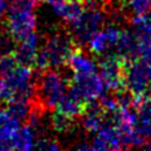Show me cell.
Wrapping results in <instances>:
<instances>
[{
  "label": "cell",
  "instance_id": "obj_23",
  "mask_svg": "<svg viewBox=\"0 0 151 151\" xmlns=\"http://www.w3.org/2000/svg\"><path fill=\"white\" fill-rule=\"evenodd\" d=\"M127 8L134 15L144 14L151 8V0H127Z\"/></svg>",
  "mask_w": 151,
  "mask_h": 151
},
{
  "label": "cell",
  "instance_id": "obj_9",
  "mask_svg": "<svg viewBox=\"0 0 151 151\" xmlns=\"http://www.w3.org/2000/svg\"><path fill=\"white\" fill-rule=\"evenodd\" d=\"M122 29L117 24L106 25L103 29L94 33L87 43L88 49L92 54L96 55H107L110 52L115 49L117 42L120 39Z\"/></svg>",
  "mask_w": 151,
  "mask_h": 151
},
{
  "label": "cell",
  "instance_id": "obj_10",
  "mask_svg": "<svg viewBox=\"0 0 151 151\" xmlns=\"http://www.w3.org/2000/svg\"><path fill=\"white\" fill-rule=\"evenodd\" d=\"M113 54L120 57L125 62L137 59V57H140V45L135 33H131L130 30H122Z\"/></svg>",
  "mask_w": 151,
  "mask_h": 151
},
{
  "label": "cell",
  "instance_id": "obj_16",
  "mask_svg": "<svg viewBox=\"0 0 151 151\" xmlns=\"http://www.w3.org/2000/svg\"><path fill=\"white\" fill-rule=\"evenodd\" d=\"M88 103H84L79 98L72 96L69 92L65 94L64 98L58 103L57 106V111L62 112L63 115L72 117V119H77V117L82 116L84 111H86Z\"/></svg>",
  "mask_w": 151,
  "mask_h": 151
},
{
  "label": "cell",
  "instance_id": "obj_17",
  "mask_svg": "<svg viewBox=\"0 0 151 151\" xmlns=\"http://www.w3.org/2000/svg\"><path fill=\"white\" fill-rule=\"evenodd\" d=\"M33 100L24 96H14L8 102V110L10 111L19 121H28L33 108Z\"/></svg>",
  "mask_w": 151,
  "mask_h": 151
},
{
  "label": "cell",
  "instance_id": "obj_11",
  "mask_svg": "<svg viewBox=\"0 0 151 151\" xmlns=\"http://www.w3.org/2000/svg\"><path fill=\"white\" fill-rule=\"evenodd\" d=\"M20 121L6 110H0V150H13L12 141L20 127Z\"/></svg>",
  "mask_w": 151,
  "mask_h": 151
},
{
  "label": "cell",
  "instance_id": "obj_27",
  "mask_svg": "<svg viewBox=\"0 0 151 151\" xmlns=\"http://www.w3.org/2000/svg\"><path fill=\"white\" fill-rule=\"evenodd\" d=\"M9 9V0H0V19L6 15Z\"/></svg>",
  "mask_w": 151,
  "mask_h": 151
},
{
  "label": "cell",
  "instance_id": "obj_26",
  "mask_svg": "<svg viewBox=\"0 0 151 151\" xmlns=\"http://www.w3.org/2000/svg\"><path fill=\"white\" fill-rule=\"evenodd\" d=\"M91 150H108V145L97 135V137L91 141Z\"/></svg>",
  "mask_w": 151,
  "mask_h": 151
},
{
  "label": "cell",
  "instance_id": "obj_19",
  "mask_svg": "<svg viewBox=\"0 0 151 151\" xmlns=\"http://www.w3.org/2000/svg\"><path fill=\"white\" fill-rule=\"evenodd\" d=\"M131 24L134 27V33L137 37L151 35V10H147L144 14L134 15Z\"/></svg>",
  "mask_w": 151,
  "mask_h": 151
},
{
  "label": "cell",
  "instance_id": "obj_6",
  "mask_svg": "<svg viewBox=\"0 0 151 151\" xmlns=\"http://www.w3.org/2000/svg\"><path fill=\"white\" fill-rule=\"evenodd\" d=\"M106 84L101 74L96 72L84 76H73L72 84L69 87V93L79 98L84 103L98 101L105 94Z\"/></svg>",
  "mask_w": 151,
  "mask_h": 151
},
{
  "label": "cell",
  "instance_id": "obj_20",
  "mask_svg": "<svg viewBox=\"0 0 151 151\" xmlns=\"http://www.w3.org/2000/svg\"><path fill=\"white\" fill-rule=\"evenodd\" d=\"M73 120L72 117H68L63 115L62 112L57 111L53 116H52V126L57 132H67L72 129L73 126Z\"/></svg>",
  "mask_w": 151,
  "mask_h": 151
},
{
  "label": "cell",
  "instance_id": "obj_1",
  "mask_svg": "<svg viewBox=\"0 0 151 151\" xmlns=\"http://www.w3.org/2000/svg\"><path fill=\"white\" fill-rule=\"evenodd\" d=\"M76 48L77 44L70 34L64 32L52 33L45 38L43 45L39 47L34 67L39 70L62 67L67 64L70 54Z\"/></svg>",
  "mask_w": 151,
  "mask_h": 151
},
{
  "label": "cell",
  "instance_id": "obj_5",
  "mask_svg": "<svg viewBox=\"0 0 151 151\" xmlns=\"http://www.w3.org/2000/svg\"><path fill=\"white\" fill-rule=\"evenodd\" d=\"M35 28L37 15L34 8L12 5V9L6 15V30L14 38V40H23L24 38L35 33Z\"/></svg>",
  "mask_w": 151,
  "mask_h": 151
},
{
  "label": "cell",
  "instance_id": "obj_8",
  "mask_svg": "<svg viewBox=\"0 0 151 151\" xmlns=\"http://www.w3.org/2000/svg\"><path fill=\"white\" fill-rule=\"evenodd\" d=\"M4 77L15 92V96H24L28 98H34L35 96V76L30 65L19 63L13 70H10Z\"/></svg>",
  "mask_w": 151,
  "mask_h": 151
},
{
  "label": "cell",
  "instance_id": "obj_12",
  "mask_svg": "<svg viewBox=\"0 0 151 151\" xmlns=\"http://www.w3.org/2000/svg\"><path fill=\"white\" fill-rule=\"evenodd\" d=\"M39 50V37L37 33H33L23 40L18 42V45L14 50V55L17 57L18 62L25 65H34L35 57Z\"/></svg>",
  "mask_w": 151,
  "mask_h": 151
},
{
  "label": "cell",
  "instance_id": "obj_13",
  "mask_svg": "<svg viewBox=\"0 0 151 151\" xmlns=\"http://www.w3.org/2000/svg\"><path fill=\"white\" fill-rule=\"evenodd\" d=\"M67 64L69 69L72 70L73 76L91 74L96 72V69H97L96 62L87 53H84L82 49H77V48L70 54Z\"/></svg>",
  "mask_w": 151,
  "mask_h": 151
},
{
  "label": "cell",
  "instance_id": "obj_15",
  "mask_svg": "<svg viewBox=\"0 0 151 151\" xmlns=\"http://www.w3.org/2000/svg\"><path fill=\"white\" fill-rule=\"evenodd\" d=\"M35 136L37 130L32 125L27 124L24 126H20L15 132L12 141V149L13 150H30L35 146Z\"/></svg>",
  "mask_w": 151,
  "mask_h": 151
},
{
  "label": "cell",
  "instance_id": "obj_18",
  "mask_svg": "<svg viewBox=\"0 0 151 151\" xmlns=\"http://www.w3.org/2000/svg\"><path fill=\"white\" fill-rule=\"evenodd\" d=\"M108 145V149L120 150L124 147V140H122V131L119 126L113 124H106L97 134Z\"/></svg>",
  "mask_w": 151,
  "mask_h": 151
},
{
  "label": "cell",
  "instance_id": "obj_22",
  "mask_svg": "<svg viewBox=\"0 0 151 151\" xmlns=\"http://www.w3.org/2000/svg\"><path fill=\"white\" fill-rule=\"evenodd\" d=\"M15 40L14 38L9 34V32H0V54H9V53H14L15 50Z\"/></svg>",
  "mask_w": 151,
  "mask_h": 151
},
{
  "label": "cell",
  "instance_id": "obj_2",
  "mask_svg": "<svg viewBox=\"0 0 151 151\" xmlns=\"http://www.w3.org/2000/svg\"><path fill=\"white\" fill-rule=\"evenodd\" d=\"M40 76L35 83L34 100L39 102L45 110H50L58 106L69 91V84L62 74L55 69L40 70Z\"/></svg>",
  "mask_w": 151,
  "mask_h": 151
},
{
  "label": "cell",
  "instance_id": "obj_21",
  "mask_svg": "<svg viewBox=\"0 0 151 151\" xmlns=\"http://www.w3.org/2000/svg\"><path fill=\"white\" fill-rule=\"evenodd\" d=\"M137 39L140 45V58L145 63L151 64V35H141L137 37Z\"/></svg>",
  "mask_w": 151,
  "mask_h": 151
},
{
  "label": "cell",
  "instance_id": "obj_30",
  "mask_svg": "<svg viewBox=\"0 0 151 151\" xmlns=\"http://www.w3.org/2000/svg\"><path fill=\"white\" fill-rule=\"evenodd\" d=\"M1 57H3V55H1V54H0V62H1Z\"/></svg>",
  "mask_w": 151,
  "mask_h": 151
},
{
  "label": "cell",
  "instance_id": "obj_28",
  "mask_svg": "<svg viewBox=\"0 0 151 151\" xmlns=\"http://www.w3.org/2000/svg\"><path fill=\"white\" fill-rule=\"evenodd\" d=\"M47 4H49L50 6H55V5H59V4H62L64 1H67V0H44Z\"/></svg>",
  "mask_w": 151,
  "mask_h": 151
},
{
  "label": "cell",
  "instance_id": "obj_3",
  "mask_svg": "<svg viewBox=\"0 0 151 151\" xmlns=\"http://www.w3.org/2000/svg\"><path fill=\"white\" fill-rule=\"evenodd\" d=\"M84 12L74 23L70 24V35L77 45H86L94 33L102 29L106 22V14L98 6V1L84 3Z\"/></svg>",
  "mask_w": 151,
  "mask_h": 151
},
{
  "label": "cell",
  "instance_id": "obj_29",
  "mask_svg": "<svg viewBox=\"0 0 151 151\" xmlns=\"http://www.w3.org/2000/svg\"><path fill=\"white\" fill-rule=\"evenodd\" d=\"M83 3H88V1H93V0H82Z\"/></svg>",
  "mask_w": 151,
  "mask_h": 151
},
{
  "label": "cell",
  "instance_id": "obj_14",
  "mask_svg": "<svg viewBox=\"0 0 151 151\" xmlns=\"http://www.w3.org/2000/svg\"><path fill=\"white\" fill-rule=\"evenodd\" d=\"M84 8H86V5L82 0H67L59 5L52 6V10L57 17L63 19L70 25L83 14Z\"/></svg>",
  "mask_w": 151,
  "mask_h": 151
},
{
  "label": "cell",
  "instance_id": "obj_25",
  "mask_svg": "<svg viewBox=\"0 0 151 151\" xmlns=\"http://www.w3.org/2000/svg\"><path fill=\"white\" fill-rule=\"evenodd\" d=\"M34 149H40V150H59L60 145L55 140H52L48 137H40L35 141Z\"/></svg>",
  "mask_w": 151,
  "mask_h": 151
},
{
  "label": "cell",
  "instance_id": "obj_4",
  "mask_svg": "<svg viewBox=\"0 0 151 151\" xmlns=\"http://www.w3.org/2000/svg\"><path fill=\"white\" fill-rule=\"evenodd\" d=\"M151 86V64L142 59H134L126 62L125 67V88L136 98V107L146 98Z\"/></svg>",
  "mask_w": 151,
  "mask_h": 151
},
{
  "label": "cell",
  "instance_id": "obj_7",
  "mask_svg": "<svg viewBox=\"0 0 151 151\" xmlns=\"http://www.w3.org/2000/svg\"><path fill=\"white\" fill-rule=\"evenodd\" d=\"M125 67L126 62L116 54L103 55L100 62V74L106 84V88L113 92L125 88Z\"/></svg>",
  "mask_w": 151,
  "mask_h": 151
},
{
  "label": "cell",
  "instance_id": "obj_31",
  "mask_svg": "<svg viewBox=\"0 0 151 151\" xmlns=\"http://www.w3.org/2000/svg\"><path fill=\"white\" fill-rule=\"evenodd\" d=\"M37 1H38V0H37Z\"/></svg>",
  "mask_w": 151,
  "mask_h": 151
},
{
  "label": "cell",
  "instance_id": "obj_24",
  "mask_svg": "<svg viewBox=\"0 0 151 151\" xmlns=\"http://www.w3.org/2000/svg\"><path fill=\"white\" fill-rule=\"evenodd\" d=\"M15 96V92L12 88V86L6 81V78L0 77V102H9L12 98Z\"/></svg>",
  "mask_w": 151,
  "mask_h": 151
}]
</instances>
